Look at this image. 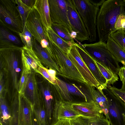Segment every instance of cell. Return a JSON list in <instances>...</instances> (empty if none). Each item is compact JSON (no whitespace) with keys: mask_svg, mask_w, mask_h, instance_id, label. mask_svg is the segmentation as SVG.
<instances>
[{"mask_svg":"<svg viewBox=\"0 0 125 125\" xmlns=\"http://www.w3.org/2000/svg\"><path fill=\"white\" fill-rule=\"evenodd\" d=\"M22 47L14 45L0 47V71L5 81V88L11 101L18 93L21 75Z\"/></svg>","mask_w":125,"mask_h":125,"instance_id":"1","label":"cell"},{"mask_svg":"<svg viewBox=\"0 0 125 125\" xmlns=\"http://www.w3.org/2000/svg\"><path fill=\"white\" fill-rule=\"evenodd\" d=\"M125 13L123 0H105L97 15L96 26L99 41L105 42L115 30V25L120 15Z\"/></svg>","mask_w":125,"mask_h":125,"instance_id":"2","label":"cell"},{"mask_svg":"<svg viewBox=\"0 0 125 125\" xmlns=\"http://www.w3.org/2000/svg\"><path fill=\"white\" fill-rule=\"evenodd\" d=\"M105 0H73L88 33L89 42L96 41L97 17L100 7Z\"/></svg>","mask_w":125,"mask_h":125,"instance_id":"3","label":"cell"},{"mask_svg":"<svg viewBox=\"0 0 125 125\" xmlns=\"http://www.w3.org/2000/svg\"><path fill=\"white\" fill-rule=\"evenodd\" d=\"M48 40L51 56L59 66L58 74L63 77L82 83L85 82L77 68L65 53L54 43Z\"/></svg>","mask_w":125,"mask_h":125,"instance_id":"4","label":"cell"},{"mask_svg":"<svg viewBox=\"0 0 125 125\" xmlns=\"http://www.w3.org/2000/svg\"><path fill=\"white\" fill-rule=\"evenodd\" d=\"M38 75L37 80L36 79L38 85L45 107L48 125H52L56 104L59 101H63L55 85L41 74Z\"/></svg>","mask_w":125,"mask_h":125,"instance_id":"5","label":"cell"},{"mask_svg":"<svg viewBox=\"0 0 125 125\" xmlns=\"http://www.w3.org/2000/svg\"><path fill=\"white\" fill-rule=\"evenodd\" d=\"M95 60L117 75L121 67L114 56L107 49L106 43L99 41L94 43L82 44Z\"/></svg>","mask_w":125,"mask_h":125,"instance_id":"6","label":"cell"},{"mask_svg":"<svg viewBox=\"0 0 125 125\" xmlns=\"http://www.w3.org/2000/svg\"><path fill=\"white\" fill-rule=\"evenodd\" d=\"M0 21L5 27L18 33L23 28L15 0H0Z\"/></svg>","mask_w":125,"mask_h":125,"instance_id":"7","label":"cell"},{"mask_svg":"<svg viewBox=\"0 0 125 125\" xmlns=\"http://www.w3.org/2000/svg\"><path fill=\"white\" fill-rule=\"evenodd\" d=\"M108 102V120L111 125H125V103L109 88L104 89Z\"/></svg>","mask_w":125,"mask_h":125,"instance_id":"8","label":"cell"},{"mask_svg":"<svg viewBox=\"0 0 125 125\" xmlns=\"http://www.w3.org/2000/svg\"><path fill=\"white\" fill-rule=\"evenodd\" d=\"M68 18L72 29V37L81 42L89 41V36L82 19L73 0H67Z\"/></svg>","mask_w":125,"mask_h":125,"instance_id":"9","label":"cell"},{"mask_svg":"<svg viewBox=\"0 0 125 125\" xmlns=\"http://www.w3.org/2000/svg\"><path fill=\"white\" fill-rule=\"evenodd\" d=\"M55 85L63 101L73 102L74 98L77 97L85 102L93 101L91 94L83 91L74 84L67 83L57 77Z\"/></svg>","mask_w":125,"mask_h":125,"instance_id":"10","label":"cell"},{"mask_svg":"<svg viewBox=\"0 0 125 125\" xmlns=\"http://www.w3.org/2000/svg\"><path fill=\"white\" fill-rule=\"evenodd\" d=\"M68 56L87 85L94 86L103 90L98 82L84 62L74 43H73Z\"/></svg>","mask_w":125,"mask_h":125,"instance_id":"11","label":"cell"},{"mask_svg":"<svg viewBox=\"0 0 125 125\" xmlns=\"http://www.w3.org/2000/svg\"><path fill=\"white\" fill-rule=\"evenodd\" d=\"M52 23L62 25L71 33L72 29L68 16L67 0H48Z\"/></svg>","mask_w":125,"mask_h":125,"instance_id":"12","label":"cell"},{"mask_svg":"<svg viewBox=\"0 0 125 125\" xmlns=\"http://www.w3.org/2000/svg\"><path fill=\"white\" fill-rule=\"evenodd\" d=\"M25 25L34 38L41 45L49 42L45 34L40 16L33 7L27 16Z\"/></svg>","mask_w":125,"mask_h":125,"instance_id":"13","label":"cell"},{"mask_svg":"<svg viewBox=\"0 0 125 125\" xmlns=\"http://www.w3.org/2000/svg\"><path fill=\"white\" fill-rule=\"evenodd\" d=\"M67 102L73 109L84 118L89 119L104 117L102 110L93 101Z\"/></svg>","mask_w":125,"mask_h":125,"instance_id":"14","label":"cell"},{"mask_svg":"<svg viewBox=\"0 0 125 125\" xmlns=\"http://www.w3.org/2000/svg\"><path fill=\"white\" fill-rule=\"evenodd\" d=\"M74 44L84 62L103 89H106L107 81L99 70L93 58L82 45L75 42Z\"/></svg>","mask_w":125,"mask_h":125,"instance_id":"15","label":"cell"},{"mask_svg":"<svg viewBox=\"0 0 125 125\" xmlns=\"http://www.w3.org/2000/svg\"><path fill=\"white\" fill-rule=\"evenodd\" d=\"M22 48V70L28 74L32 71L39 73V68L43 65L33 49L28 48L24 46Z\"/></svg>","mask_w":125,"mask_h":125,"instance_id":"16","label":"cell"},{"mask_svg":"<svg viewBox=\"0 0 125 125\" xmlns=\"http://www.w3.org/2000/svg\"><path fill=\"white\" fill-rule=\"evenodd\" d=\"M19 125H32V106L23 94L19 93Z\"/></svg>","mask_w":125,"mask_h":125,"instance_id":"17","label":"cell"},{"mask_svg":"<svg viewBox=\"0 0 125 125\" xmlns=\"http://www.w3.org/2000/svg\"><path fill=\"white\" fill-rule=\"evenodd\" d=\"M80 116V115L72 108L67 102L59 101L54 109L52 124L59 119L72 120Z\"/></svg>","mask_w":125,"mask_h":125,"instance_id":"18","label":"cell"},{"mask_svg":"<svg viewBox=\"0 0 125 125\" xmlns=\"http://www.w3.org/2000/svg\"><path fill=\"white\" fill-rule=\"evenodd\" d=\"M36 73L29 74L28 82L23 94L33 106L41 98L36 78Z\"/></svg>","mask_w":125,"mask_h":125,"instance_id":"19","label":"cell"},{"mask_svg":"<svg viewBox=\"0 0 125 125\" xmlns=\"http://www.w3.org/2000/svg\"><path fill=\"white\" fill-rule=\"evenodd\" d=\"M34 39L33 49L42 64V63L47 68L55 70L58 74L60 70L57 64L47 51L42 47L34 38Z\"/></svg>","mask_w":125,"mask_h":125,"instance_id":"20","label":"cell"},{"mask_svg":"<svg viewBox=\"0 0 125 125\" xmlns=\"http://www.w3.org/2000/svg\"><path fill=\"white\" fill-rule=\"evenodd\" d=\"M33 8L40 16L43 29L46 30L51 27L52 22L48 0H36Z\"/></svg>","mask_w":125,"mask_h":125,"instance_id":"21","label":"cell"},{"mask_svg":"<svg viewBox=\"0 0 125 125\" xmlns=\"http://www.w3.org/2000/svg\"><path fill=\"white\" fill-rule=\"evenodd\" d=\"M88 87L93 101L101 109L106 118L108 120V102L103 90L94 86H88Z\"/></svg>","mask_w":125,"mask_h":125,"instance_id":"22","label":"cell"},{"mask_svg":"<svg viewBox=\"0 0 125 125\" xmlns=\"http://www.w3.org/2000/svg\"><path fill=\"white\" fill-rule=\"evenodd\" d=\"M44 30L48 39L54 43L64 52L68 54L73 44L67 42L63 40L54 31L51 27L47 30Z\"/></svg>","mask_w":125,"mask_h":125,"instance_id":"23","label":"cell"},{"mask_svg":"<svg viewBox=\"0 0 125 125\" xmlns=\"http://www.w3.org/2000/svg\"><path fill=\"white\" fill-rule=\"evenodd\" d=\"M32 110L39 125H49L46 110L42 97L32 106Z\"/></svg>","mask_w":125,"mask_h":125,"instance_id":"24","label":"cell"},{"mask_svg":"<svg viewBox=\"0 0 125 125\" xmlns=\"http://www.w3.org/2000/svg\"><path fill=\"white\" fill-rule=\"evenodd\" d=\"M107 49L118 62L125 66V52L110 37L107 41Z\"/></svg>","mask_w":125,"mask_h":125,"instance_id":"25","label":"cell"},{"mask_svg":"<svg viewBox=\"0 0 125 125\" xmlns=\"http://www.w3.org/2000/svg\"><path fill=\"white\" fill-rule=\"evenodd\" d=\"M21 42L19 38L5 28L0 27V47L9 45H19Z\"/></svg>","mask_w":125,"mask_h":125,"instance_id":"26","label":"cell"},{"mask_svg":"<svg viewBox=\"0 0 125 125\" xmlns=\"http://www.w3.org/2000/svg\"><path fill=\"white\" fill-rule=\"evenodd\" d=\"M5 97L0 96V123L3 125H9L11 118V109Z\"/></svg>","mask_w":125,"mask_h":125,"instance_id":"27","label":"cell"},{"mask_svg":"<svg viewBox=\"0 0 125 125\" xmlns=\"http://www.w3.org/2000/svg\"><path fill=\"white\" fill-rule=\"evenodd\" d=\"M51 27L59 36L66 42L72 44L75 43L71 34L64 26L52 23Z\"/></svg>","mask_w":125,"mask_h":125,"instance_id":"28","label":"cell"},{"mask_svg":"<svg viewBox=\"0 0 125 125\" xmlns=\"http://www.w3.org/2000/svg\"><path fill=\"white\" fill-rule=\"evenodd\" d=\"M94 60L102 74L106 79L107 84H113L118 80L119 78L117 75L115 74L109 69L105 67L99 62L94 59Z\"/></svg>","mask_w":125,"mask_h":125,"instance_id":"29","label":"cell"},{"mask_svg":"<svg viewBox=\"0 0 125 125\" xmlns=\"http://www.w3.org/2000/svg\"><path fill=\"white\" fill-rule=\"evenodd\" d=\"M10 101L11 118L9 125H19L18 93L16 94Z\"/></svg>","mask_w":125,"mask_h":125,"instance_id":"30","label":"cell"},{"mask_svg":"<svg viewBox=\"0 0 125 125\" xmlns=\"http://www.w3.org/2000/svg\"><path fill=\"white\" fill-rule=\"evenodd\" d=\"M22 43L25 47L30 49H33L34 37L25 25L23 31L19 34Z\"/></svg>","mask_w":125,"mask_h":125,"instance_id":"31","label":"cell"},{"mask_svg":"<svg viewBox=\"0 0 125 125\" xmlns=\"http://www.w3.org/2000/svg\"><path fill=\"white\" fill-rule=\"evenodd\" d=\"M15 2L17 9L21 16L24 28L27 16L32 9L25 5L21 0H15Z\"/></svg>","mask_w":125,"mask_h":125,"instance_id":"32","label":"cell"},{"mask_svg":"<svg viewBox=\"0 0 125 125\" xmlns=\"http://www.w3.org/2000/svg\"><path fill=\"white\" fill-rule=\"evenodd\" d=\"M110 37L125 52V32L117 30L111 34Z\"/></svg>","mask_w":125,"mask_h":125,"instance_id":"33","label":"cell"},{"mask_svg":"<svg viewBox=\"0 0 125 125\" xmlns=\"http://www.w3.org/2000/svg\"><path fill=\"white\" fill-rule=\"evenodd\" d=\"M29 74L22 70L21 75L18 84V93L23 94L28 81Z\"/></svg>","mask_w":125,"mask_h":125,"instance_id":"34","label":"cell"},{"mask_svg":"<svg viewBox=\"0 0 125 125\" xmlns=\"http://www.w3.org/2000/svg\"><path fill=\"white\" fill-rule=\"evenodd\" d=\"M86 119L88 125H110L108 120L104 116L103 117Z\"/></svg>","mask_w":125,"mask_h":125,"instance_id":"35","label":"cell"},{"mask_svg":"<svg viewBox=\"0 0 125 125\" xmlns=\"http://www.w3.org/2000/svg\"><path fill=\"white\" fill-rule=\"evenodd\" d=\"M39 74L41 75L44 78L53 84H56V80L52 77L48 73L47 68L43 65L40 66L39 68Z\"/></svg>","mask_w":125,"mask_h":125,"instance_id":"36","label":"cell"},{"mask_svg":"<svg viewBox=\"0 0 125 125\" xmlns=\"http://www.w3.org/2000/svg\"><path fill=\"white\" fill-rule=\"evenodd\" d=\"M115 31L121 30L125 32V13L119 15L115 24Z\"/></svg>","mask_w":125,"mask_h":125,"instance_id":"37","label":"cell"},{"mask_svg":"<svg viewBox=\"0 0 125 125\" xmlns=\"http://www.w3.org/2000/svg\"><path fill=\"white\" fill-rule=\"evenodd\" d=\"M107 88L109 89L113 94L117 97L119 98L125 103V92L121 90L114 86L107 85Z\"/></svg>","mask_w":125,"mask_h":125,"instance_id":"38","label":"cell"},{"mask_svg":"<svg viewBox=\"0 0 125 125\" xmlns=\"http://www.w3.org/2000/svg\"><path fill=\"white\" fill-rule=\"evenodd\" d=\"M7 94L5 88V81L3 74L2 72L0 73V96L6 97Z\"/></svg>","mask_w":125,"mask_h":125,"instance_id":"39","label":"cell"},{"mask_svg":"<svg viewBox=\"0 0 125 125\" xmlns=\"http://www.w3.org/2000/svg\"><path fill=\"white\" fill-rule=\"evenodd\" d=\"M118 74L122 83V87L120 89L125 92V66L121 67Z\"/></svg>","mask_w":125,"mask_h":125,"instance_id":"40","label":"cell"},{"mask_svg":"<svg viewBox=\"0 0 125 125\" xmlns=\"http://www.w3.org/2000/svg\"><path fill=\"white\" fill-rule=\"evenodd\" d=\"M71 121L73 125H88L86 119L81 116Z\"/></svg>","mask_w":125,"mask_h":125,"instance_id":"41","label":"cell"},{"mask_svg":"<svg viewBox=\"0 0 125 125\" xmlns=\"http://www.w3.org/2000/svg\"><path fill=\"white\" fill-rule=\"evenodd\" d=\"M52 125H73L71 120L67 119L58 120Z\"/></svg>","mask_w":125,"mask_h":125,"instance_id":"42","label":"cell"},{"mask_svg":"<svg viewBox=\"0 0 125 125\" xmlns=\"http://www.w3.org/2000/svg\"><path fill=\"white\" fill-rule=\"evenodd\" d=\"M36 0H21L25 5L32 9L33 7Z\"/></svg>","mask_w":125,"mask_h":125,"instance_id":"43","label":"cell"},{"mask_svg":"<svg viewBox=\"0 0 125 125\" xmlns=\"http://www.w3.org/2000/svg\"><path fill=\"white\" fill-rule=\"evenodd\" d=\"M47 70L50 75L54 79L56 80V76L57 74L56 71L51 68H49V69L47 68Z\"/></svg>","mask_w":125,"mask_h":125,"instance_id":"44","label":"cell"},{"mask_svg":"<svg viewBox=\"0 0 125 125\" xmlns=\"http://www.w3.org/2000/svg\"><path fill=\"white\" fill-rule=\"evenodd\" d=\"M32 125H39L33 111L32 115Z\"/></svg>","mask_w":125,"mask_h":125,"instance_id":"45","label":"cell"},{"mask_svg":"<svg viewBox=\"0 0 125 125\" xmlns=\"http://www.w3.org/2000/svg\"><path fill=\"white\" fill-rule=\"evenodd\" d=\"M0 125H3L1 123H0Z\"/></svg>","mask_w":125,"mask_h":125,"instance_id":"46","label":"cell"},{"mask_svg":"<svg viewBox=\"0 0 125 125\" xmlns=\"http://www.w3.org/2000/svg\"><path fill=\"white\" fill-rule=\"evenodd\" d=\"M123 1H124V2H125V0H123Z\"/></svg>","mask_w":125,"mask_h":125,"instance_id":"47","label":"cell"}]
</instances>
